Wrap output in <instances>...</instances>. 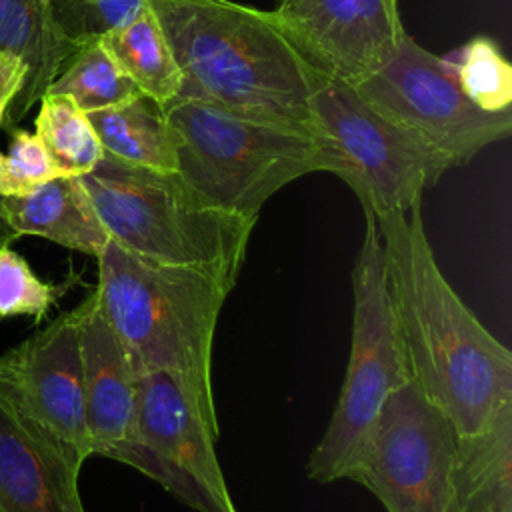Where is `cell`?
<instances>
[{
    "label": "cell",
    "mask_w": 512,
    "mask_h": 512,
    "mask_svg": "<svg viewBox=\"0 0 512 512\" xmlns=\"http://www.w3.org/2000/svg\"><path fill=\"white\" fill-rule=\"evenodd\" d=\"M376 224L410 380L458 438L474 436L512 406V352L440 272L420 204Z\"/></svg>",
    "instance_id": "obj_1"
},
{
    "label": "cell",
    "mask_w": 512,
    "mask_h": 512,
    "mask_svg": "<svg viewBox=\"0 0 512 512\" xmlns=\"http://www.w3.org/2000/svg\"><path fill=\"white\" fill-rule=\"evenodd\" d=\"M214 396L170 372L138 376L132 446L122 464L196 512H238L216 458Z\"/></svg>",
    "instance_id": "obj_8"
},
{
    "label": "cell",
    "mask_w": 512,
    "mask_h": 512,
    "mask_svg": "<svg viewBox=\"0 0 512 512\" xmlns=\"http://www.w3.org/2000/svg\"><path fill=\"white\" fill-rule=\"evenodd\" d=\"M104 154L138 168L176 172V142L166 108L146 94L88 112Z\"/></svg>",
    "instance_id": "obj_17"
},
{
    "label": "cell",
    "mask_w": 512,
    "mask_h": 512,
    "mask_svg": "<svg viewBox=\"0 0 512 512\" xmlns=\"http://www.w3.org/2000/svg\"><path fill=\"white\" fill-rule=\"evenodd\" d=\"M0 392L88 460L78 306L0 356Z\"/></svg>",
    "instance_id": "obj_11"
},
{
    "label": "cell",
    "mask_w": 512,
    "mask_h": 512,
    "mask_svg": "<svg viewBox=\"0 0 512 512\" xmlns=\"http://www.w3.org/2000/svg\"><path fill=\"white\" fill-rule=\"evenodd\" d=\"M28 68L12 54L0 50V126L4 122V116L18 96L24 80H26Z\"/></svg>",
    "instance_id": "obj_26"
},
{
    "label": "cell",
    "mask_w": 512,
    "mask_h": 512,
    "mask_svg": "<svg viewBox=\"0 0 512 512\" xmlns=\"http://www.w3.org/2000/svg\"><path fill=\"white\" fill-rule=\"evenodd\" d=\"M36 136L62 176H82L102 158L104 150L88 120L68 96L46 92L34 120Z\"/></svg>",
    "instance_id": "obj_21"
},
{
    "label": "cell",
    "mask_w": 512,
    "mask_h": 512,
    "mask_svg": "<svg viewBox=\"0 0 512 512\" xmlns=\"http://www.w3.org/2000/svg\"><path fill=\"white\" fill-rule=\"evenodd\" d=\"M458 512H512V406L486 430L456 436Z\"/></svg>",
    "instance_id": "obj_18"
},
{
    "label": "cell",
    "mask_w": 512,
    "mask_h": 512,
    "mask_svg": "<svg viewBox=\"0 0 512 512\" xmlns=\"http://www.w3.org/2000/svg\"><path fill=\"white\" fill-rule=\"evenodd\" d=\"M314 130L364 214L382 218L422 202L426 188L452 168L422 136L370 104L354 86L324 76L310 100Z\"/></svg>",
    "instance_id": "obj_7"
},
{
    "label": "cell",
    "mask_w": 512,
    "mask_h": 512,
    "mask_svg": "<svg viewBox=\"0 0 512 512\" xmlns=\"http://www.w3.org/2000/svg\"><path fill=\"white\" fill-rule=\"evenodd\" d=\"M10 130V150L0 154V196H24L44 182L62 176L34 132Z\"/></svg>",
    "instance_id": "obj_25"
},
{
    "label": "cell",
    "mask_w": 512,
    "mask_h": 512,
    "mask_svg": "<svg viewBox=\"0 0 512 512\" xmlns=\"http://www.w3.org/2000/svg\"><path fill=\"white\" fill-rule=\"evenodd\" d=\"M66 288L68 284H50L38 278L26 258L10 246L0 248V318L30 316L40 324Z\"/></svg>",
    "instance_id": "obj_23"
},
{
    "label": "cell",
    "mask_w": 512,
    "mask_h": 512,
    "mask_svg": "<svg viewBox=\"0 0 512 512\" xmlns=\"http://www.w3.org/2000/svg\"><path fill=\"white\" fill-rule=\"evenodd\" d=\"M62 32L78 46L130 22L146 0H48Z\"/></svg>",
    "instance_id": "obj_24"
},
{
    "label": "cell",
    "mask_w": 512,
    "mask_h": 512,
    "mask_svg": "<svg viewBox=\"0 0 512 512\" xmlns=\"http://www.w3.org/2000/svg\"><path fill=\"white\" fill-rule=\"evenodd\" d=\"M182 74L178 98L314 130L310 100L322 74L274 12L234 0H146Z\"/></svg>",
    "instance_id": "obj_2"
},
{
    "label": "cell",
    "mask_w": 512,
    "mask_h": 512,
    "mask_svg": "<svg viewBox=\"0 0 512 512\" xmlns=\"http://www.w3.org/2000/svg\"><path fill=\"white\" fill-rule=\"evenodd\" d=\"M2 210L16 236H40L94 258L110 240L78 176L52 178L24 196H4Z\"/></svg>",
    "instance_id": "obj_16"
},
{
    "label": "cell",
    "mask_w": 512,
    "mask_h": 512,
    "mask_svg": "<svg viewBox=\"0 0 512 512\" xmlns=\"http://www.w3.org/2000/svg\"><path fill=\"white\" fill-rule=\"evenodd\" d=\"M96 298L138 374L170 372L212 394V346L234 280L140 258L108 240Z\"/></svg>",
    "instance_id": "obj_3"
},
{
    "label": "cell",
    "mask_w": 512,
    "mask_h": 512,
    "mask_svg": "<svg viewBox=\"0 0 512 512\" xmlns=\"http://www.w3.org/2000/svg\"><path fill=\"white\" fill-rule=\"evenodd\" d=\"M366 216L352 268V344L340 396L326 432L312 450L306 474L316 482L350 478L362 460L390 396L410 382L384 268L376 218Z\"/></svg>",
    "instance_id": "obj_6"
},
{
    "label": "cell",
    "mask_w": 512,
    "mask_h": 512,
    "mask_svg": "<svg viewBox=\"0 0 512 512\" xmlns=\"http://www.w3.org/2000/svg\"><path fill=\"white\" fill-rule=\"evenodd\" d=\"M78 178L108 238L124 250L238 280L256 218L204 202L178 172L128 166L108 154Z\"/></svg>",
    "instance_id": "obj_4"
},
{
    "label": "cell",
    "mask_w": 512,
    "mask_h": 512,
    "mask_svg": "<svg viewBox=\"0 0 512 512\" xmlns=\"http://www.w3.org/2000/svg\"><path fill=\"white\" fill-rule=\"evenodd\" d=\"M78 336L90 454L124 462L134 438L140 374L94 290L78 304Z\"/></svg>",
    "instance_id": "obj_14"
},
{
    "label": "cell",
    "mask_w": 512,
    "mask_h": 512,
    "mask_svg": "<svg viewBox=\"0 0 512 512\" xmlns=\"http://www.w3.org/2000/svg\"><path fill=\"white\" fill-rule=\"evenodd\" d=\"M84 462L0 392V512H86Z\"/></svg>",
    "instance_id": "obj_13"
},
{
    "label": "cell",
    "mask_w": 512,
    "mask_h": 512,
    "mask_svg": "<svg viewBox=\"0 0 512 512\" xmlns=\"http://www.w3.org/2000/svg\"><path fill=\"white\" fill-rule=\"evenodd\" d=\"M348 480L386 512H458L456 432L410 380L386 402Z\"/></svg>",
    "instance_id": "obj_10"
},
{
    "label": "cell",
    "mask_w": 512,
    "mask_h": 512,
    "mask_svg": "<svg viewBox=\"0 0 512 512\" xmlns=\"http://www.w3.org/2000/svg\"><path fill=\"white\" fill-rule=\"evenodd\" d=\"M0 50L28 68L2 122L8 130L40 102L76 44L58 26L48 0H0Z\"/></svg>",
    "instance_id": "obj_15"
},
{
    "label": "cell",
    "mask_w": 512,
    "mask_h": 512,
    "mask_svg": "<svg viewBox=\"0 0 512 512\" xmlns=\"http://www.w3.org/2000/svg\"><path fill=\"white\" fill-rule=\"evenodd\" d=\"M46 92L68 96L88 114L116 106L140 94V88L106 48L102 38H92L76 46Z\"/></svg>",
    "instance_id": "obj_20"
},
{
    "label": "cell",
    "mask_w": 512,
    "mask_h": 512,
    "mask_svg": "<svg viewBox=\"0 0 512 512\" xmlns=\"http://www.w3.org/2000/svg\"><path fill=\"white\" fill-rule=\"evenodd\" d=\"M274 16L312 66L350 86L370 76L406 34L398 0H280Z\"/></svg>",
    "instance_id": "obj_12"
},
{
    "label": "cell",
    "mask_w": 512,
    "mask_h": 512,
    "mask_svg": "<svg viewBox=\"0 0 512 512\" xmlns=\"http://www.w3.org/2000/svg\"><path fill=\"white\" fill-rule=\"evenodd\" d=\"M380 112L422 136L452 166L512 132V112H486L458 86L450 62L404 34L392 54L354 86Z\"/></svg>",
    "instance_id": "obj_9"
},
{
    "label": "cell",
    "mask_w": 512,
    "mask_h": 512,
    "mask_svg": "<svg viewBox=\"0 0 512 512\" xmlns=\"http://www.w3.org/2000/svg\"><path fill=\"white\" fill-rule=\"evenodd\" d=\"M462 92L486 112H512V66L488 36H474L448 58Z\"/></svg>",
    "instance_id": "obj_22"
},
{
    "label": "cell",
    "mask_w": 512,
    "mask_h": 512,
    "mask_svg": "<svg viewBox=\"0 0 512 512\" xmlns=\"http://www.w3.org/2000/svg\"><path fill=\"white\" fill-rule=\"evenodd\" d=\"M100 38L142 94L162 106H168L180 96L182 74L148 4L130 22Z\"/></svg>",
    "instance_id": "obj_19"
},
{
    "label": "cell",
    "mask_w": 512,
    "mask_h": 512,
    "mask_svg": "<svg viewBox=\"0 0 512 512\" xmlns=\"http://www.w3.org/2000/svg\"><path fill=\"white\" fill-rule=\"evenodd\" d=\"M18 236L12 232V228L8 226L6 218H4V210H2V196H0V248L2 246H10Z\"/></svg>",
    "instance_id": "obj_27"
},
{
    "label": "cell",
    "mask_w": 512,
    "mask_h": 512,
    "mask_svg": "<svg viewBox=\"0 0 512 512\" xmlns=\"http://www.w3.org/2000/svg\"><path fill=\"white\" fill-rule=\"evenodd\" d=\"M164 108L176 142V172L212 206L258 220L280 188L310 172H330V152L318 132L196 98H176Z\"/></svg>",
    "instance_id": "obj_5"
}]
</instances>
